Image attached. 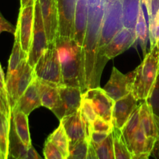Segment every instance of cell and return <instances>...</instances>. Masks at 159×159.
<instances>
[{
    "label": "cell",
    "instance_id": "obj_1",
    "mask_svg": "<svg viewBox=\"0 0 159 159\" xmlns=\"http://www.w3.org/2000/svg\"><path fill=\"white\" fill-rule=\"evenodd\" d=\"M104 4L89 5L88 24L82 47L87 90L99 87L104 67L100 61L98 48Z\"/></svg>",
    "mask_w": 159,
    "mask_h": 159
},
{
    "label": "cell",
    "instance_id": "obj_2",
    "mask_svg": "<svg viewBox=\"0 0 159 159\" xmlns=\"http://www.w3.org/2000/svg\"><path fill=\"white\" fill-rule=\"evenodd\" d=\"M62 69V85L87 91L82 48L73 38L57 35L55 40Z\"/></svg>",
    "mask_w": 159,
    "mask_h": 159
},
{
    "label": "cell",
    "instance_id": "obj_3",
    "mask_svg": "<svg viewBox=\"0 0 159 159\" xmlns=\"http://www.w3.org/2000/svg\"><path fill=\"white\" fill-rule=\"evenodd\" d=\"M135 72L132 93L137 101L146 100L159 73V44L151 47Z\"/></svg>",
    "mask_w": 159,
    "mask_h": 159
},
{
    "label": "cell",
    "instance_id": "obj_4",
    "mask_svg": "<svg viewBox=\"0 0 159 159\" xmlns=\"http://www.w3.org/2000/svg\"><path fill=\"white\" fill-rule=\"evenodd\" d=\"M124 27L123 20V9L120 0H106L104 4V16L100 32L99 59L103 65H105L108 60L102 55L104 47L110 40Z\"/></svg>",
    "mask_w": 159,
    "mask_h": 159
},
{
    "label": "cell",
    "instance_id": "obj_5",
    "mask_svg": "<svg viewBox=\"0 0 159 159\" xmlns=\"http://www.w3.org/2000/svg\"><path fill=\"white\" fill-rule=\"evenodd\" d=\"M37 79L44 82L62 85V69L55 41L48 43V47L34 68Z\"/></svg>",
    "mask_w": 159,
    "mask_h": 159
},
{
    "label": "cell",
    "instance_id": "obj_6",
    "mask_svg": "<svg viewBox=\"0 0 159 159\" xmlns=\"http://www.w3.org/2000/svg\"><path fill=\"white\" fill-rule=\"evenodd\" d=\"M35 78L34 68L27 63V59L23 61L17 71L10 76L6 77V87L9 96L11 110L15 107L18 99Z\"/></svg>",
    "mask_w": 159,
    "mask_h": 159
},
{
    "label": "cell",
    "instance_id": "obj_7",
    "mask_svg": "<svg viewBox=\"0 0 159 159\" xmlns=\"http://www.w3.org/2000/svg\"><path fill=\"white\" fill-rule=\"evenodd\" d=\"M48 47V41L42 20L40 5L38 0H35L34 4V22L33 29L32 40L27 56V63L33 68L36 65L40 57Z\"/></svg>",
    "mask_w": 159,
    "mask_h": 159
},
{
    "label": "cell",
    "instance_id": "obj_8",
    "mask_svg": "<svg viewBox=\"0 0 159 159\" xmlns=\"http://www.w3.org/2000/svg\"><path fill=\"white\" fill-rule=\"evenodd\" d=\"M135 75V70L124 75L114 67L110 79L103 89L108 97L115 102L132 93Z\"/></svg>",
    "mask_w": 159,
    "mask_h": 159
},
{
    "label": "cell",
    "instance_id": "obj_9",
    "mask_svg": "<svg viewBox=\"0 0 159 159\" xmlns=\"http://www.w3.org/2000/svg\"><path fill=\"white\" fill-rule=\"evenodd\" d=\"M34 4L35 0H31L23 7H20L17 21V30L23 51L28 55L32 40L34 22Z\"/></svg>",
    "mask_w": 159,
    "mask_h": 159
},
{
    "label": "cell",
    "instance_id": "obj_10",
    "mask_svg": "<svg viewBox=\"0 0 159 159\" xmlns=\"http://www.w3.org/2000/svg\"><path fill=\"white\" fill-rule=\"evenodd\" d=\"M82 95L83 93L79 87L60 85V103L51 111L59 120L68 115L76 113L80 108Z\"/></svg>",
    "mask_w": 159,
    "mask_h": 159
},
{
    "label": "cell",
    "instance_id": "obj_11",
    "mask_svg": "<svg viewBox=\"0 0 159 159\" xmlns=\"http://www.w3.org/2000/svg\"><path fill=\"white\" fill-rule=\"evenodd\" d=\"M58 9V35L73 39L76 0H56Z\"/></svg>",
    "mask_w": 159,
    "mask_h": 159
},
{
    "label": "cell",
    "instance_id": "obj_12",
    "mask_svg": "<svg viewBox=\"0 0 159 159\" xmlns=\"http://www.w3.org/2000/svg\"><path fill=\"white\" fill-rule=\"evenodd\" d=\"M83 95L91 102L97 116L112 123L114 101L108 97L103 89L99 87L90 89Z\"/></svg>",
    "mask_w": 159,
    "mask_h": 159
},
{
    "label": "cell",
    "instance_id": "obj_13",
    "mask_svg": "<svg viewBox=\"0 0 159 159\" xmlns=\"http://www.w3.org/2000/svg\"><path fill=\"white\" fill-rule=\"evenodd\" d=\"M136 43L135 31L123 27L104 47L102 55L108 61L119 55Z\"/></svg>",
    "mask_w": 159,
    "mask_h": 159
},
{
    "label": "cell",
    "instance_id": "obj_14",
    "mask_svg": "<svg viewBox=\"0 0 159 159\" xmlns=\"http://www.w3.org/2000/svg\"><path fill=\"white\" fill-rule=\"evenodd\" d=\"M60 123L63 126L68 137L70 147L83 140H90L88 132L82 119L80 110L76 113L62 118Z\"/></svg>",
    "mask_w": 159,
    "mask_h": 159
},
{
    "label": "cell",
    "instance_id": "obj_15",
    "mask_svg": "<svg viewBox=\"0 0 159 159\" xmlns=\"http://www.w3.org/2000/svg\"><path fill=\"white\" fill-rule=\"evenodd\" d=\"M48 43L58 35V9L56 0H38Z\"/></svg>",
    "mask_w": 159,
    "mask_h": 159
},
{
    "label": "cell",
    "instance_id": "obj_16",
    "mask_svg": "<svg viewBox=\"0 0 159 159\" xmlns=\"http://www.w3.org/2000/svg\"><path fill=\"white\" fill-rule=\"evenodd\" d=\"M137 107V100L132 93L114 102L112 110L114 127L122 130Z\"/></svg>",
    "mask_w": 159,
    "mask_h": 159
},
{
    "label": "cell",
    "instance_id": "obj_17",
    "mask_svg": "<svg viewBox=\"0 0 159 159\" xmlns=\"http://www.w3.org/2000/svg\"><path fill=\"white\" fill-rule=\"evenodd\" d=\"M89 3L87 0H76L75 9L73 40L82 48L88 24Z\"/></svg>",
    "mask_w": 159,
    "mask_h": 159
},
{
    "label": "cell",
    "instance_id": "obj_18",
    "mask_svg": "<svg viewBox=\"0 0 159 159\" xmlns=\"http://www.w3.org/2000/svg\"><path fill=\"white\" fill-rule=\"evenodd\" d=\"M41 107L40 92L37 78H34L26 91L18 99L12 110H17L28 115L35 109Z\"/></svg>",
    "mask_w": 159,
    "mask_h": 159
},
{
    "label": "cell",
    "instance_id": "obj_19",
    "mask_svg": "<svg viewBox=\"0 0 159 159\" xmlns=\"http://www.w3.org/2000/svg\"><path fill=\"white\" fill-rule=\"evenodd\" d=\"M9 155L15 159H43L32 145H25L17 135L11 120L9 131Z\"/></svg>",
    "mask_w": 159,
    "mask_h": 159
},
{
    "label": "cell",
    "instance_id": "obj_20",
    "mask_svg": "<svg viewBox=\"0 0 159 159\" xmlns=\"http://www.w3.org/2000/svg\"><path fill=\"white\" fill-rule=\"evenodd\" d=\"M157 141L152 138H148L145 132L142 129L141 126L140 128L132 135V138L127 144L128 149L132 155L147 154L151 155Z\"/></svg>",
    "mask_w": 159,
    "mask_h": 159
},
{
    "label": "cell",
    "instance_id": "obj_21",
    "mask_svg": "<svg viewBox=\"0 0 159 159\" xmlns=\"http://www.w3.org/2000/svg\"><path fill=\"white\" fill-rule=\"evenodd\" d=\"M140 126L148 138L159 141V123L146 100L141 101L139 105Z\"/></svg>",
    "mask_w": 159,
    "mask_h": 159
},
{
    "label": "cell",
    "instance_id": "obj_22",
    "mask_svg": "<svg viewBox=\"0 0 159 159\" xmlns=\"http://www.w3.org/2000/svg\"><path fill=\"white\" fill-rule=\"evenodd\" d=\"M41 102L42 107L52 110L60 103L59 86L55 84L44 82L37 79Z\"/></svg>",
    "mask_w": 159,
    "mask_h": 159
},
{
    "label": "cell",
    "instance_id": "obj_23",
    "mask_svg": "<svg viewBox=\"0 0 159 159\" xmlns=\"http://www.w3.org/2000/svg\"><path fill=\"white\" fill-rule=\"evenodd\" d=\"M14 129L17 135L21 140L22 142L26 146L32 145L31 144V134H30L29 125H28V116L24 113L19 110H12V117H11Z\"/></svg>",
    "mask_w": 159,
    "mask_h": 159
},
{
    "label": "cell",
    "instance_id": "obj_24",
    "mask_svg": "<svg viewBox=\"0 0 159 159\" xmlns=\"http://www.w3.org/2000/svg\"><path fill=\"white\" fill-rule=\"evenodd\" d=\"M123 9V20L124 27L133 30L142 6L141 0H120Z\"/></svg>",
    "mask_w": 159,
    "mask_h": 159
},
{
    "label": "cell",
    "instance_id": "obj_25",
    "mask_svg": "<svg viewBox=\"0 0 159 159\" xmlns=\"http://www.w3.org/2000/svg\"><path fill=\"white\" fill-rule=\"evenodd\" d=\"M11 117L3 112H0V152L2 159L9 158V131H10Z\"/></svg>",
    "mask_w": 159,
    "mask_h": 159
},
{
    "label": "cell",
    "instance_id": "obj_26",
    "mask_svg": "<svg viewBox=\"0 0 159 159\" xmlns=\"http://www.w3.org/2000/svg\"><path fill=\"white\" fill-rule=\"evenodd\" d=\"M15 40H14V44L12 47V53H11L10 57L9 60V65H8V70L6 77L10 76L13 74L16 71L19 69L22 64L23 63L26 59H27V54L23 51L20 45V39H19L18 34H15Z\"/></svg>",
    "mask_w": 159,
    "mask_h": 159
},
{
    "label": "cell",
    "instance_id": "obj_27",
    "mask_svg": "<svg viewBox=\"0 0 159 159\" xmlns=\"http://www.w3.org/2000/svg\"><path fill=\"white\" fill-rule=\"evenodd\" d=\"M134 31H135L136 35V42H138L145 55L147 54V40L149 38V30H148L147 23L145 19L142 6L139 11Z\"/></svg>",
    "mask_w": 159,
    "mask_h": 159
},
{
    "label": "cell",
    "instance_id": "obj_28",
    "mask_svg": "<svg viewBox=\"0 0 159 159\" xmlns=\"http://www.w3.org/2000/svg\"><path fill=\"white\" fill-rule=\"evenodd\" d=\"M47 139L53 143L60 150L63 156L67 158L70 152V142L65 129L61 123L59 127L49 135Z\"/></svg>",
    "mask_w": 159,
    "mask_h": 159
},
{
    "label": "cell",
    "instance_id": "obj_29",
    "mask_svg": "<svg viewBox=\"0 0 159 159\" xmlns=\"http://www.w3.org/2000/svg\"><path fill=\"white\" fill-rule=\"evenodd\" d=\"M112 134L113 136L115 159H132V155L126 145L121 130L114 127Z\"/></svg>",
    "mask_w": 159,
    "mask_h": 159
},
{
    "label": "cell",
    "instance_id": "obj_30",
    "mask_svg": "<svg viewBox=\"0 0 159 159\" xmlns=\"http://www.w3.org/2000/svg\"><path fill=\"white\" fill-rule=\"evenodd\" d=\"M140 127V115H139V106L137 108L134 110L132 114L128 120L126 124L124 127L122 128L121 132L123 138L124 139L125 143L127 144L130 139L132 138V135L135 134V132Z\"/></svg>",
    "mask_w": 159,
    "mask_h": 159
},
{
    "label": "cell",
    "instance_id": "obj_31",
    "mask_svg": "<svg viewBox=\"0 0 159 159\" xmlns=\"http://www.w3.org/2000/svg\"><path fill=\"white\" fill-rule=\"evenodd\" d=\"M80 111L81 116L85 124L86 128H87L89 138H90V134L91 132V124L97 117V114L94 110L91 102L88 99H87L84 95H82V100H81Z\"/></svg>",
    "mask_w": 159,
    "mask_h": 159
},
{
    "label": "cell",
    "instance_id": "obj_32",
    "mask_svg": "<svg viewBox=\"0 0 159 159\" xmlns=\"http://www.w3.org/2000/svg\"><path fill=\"white\" fill-rule=\"evenodd\" d=\"M91 144V143H90ZM98 159H115L113 136L111 133L101 144L93 146Z\"/></svg>",
    "mask_w": 159,
    "mask_h": 159
},
{
    "label": "cell",
    "instance_id": "obj_33",
    "mask_svg": "<svg viewBox=\"0 0 159 159\" xmlns=\"http://www.w3.org/2000/svg\"><path fill=\"white\" fill-rule=\"evenodd\" d=\"M146 101L159 123V73Z\"/></svg>",
    "mask_w": 159,
    "mask_h": 159
},
{
    "label": "cell",
    "instance_id": "obj_34",
    "mask_svg": "<svg viewBox=\"0 0 159 159\" xmlns=\"http://www.w3.org/2000/svg\"><path fill=\"white\" fill-rule=\"evenodd\" d=\"M90 140L85 139L70 146L66 159H87Z\"/></svg>",
    "mask_w": 159,
    "mask_h": 159
},
{
    "label": "cell",
    "instance_id": "obj_35",
    "mask_svg": "<svg viewBox=\"0 0 159 159\" xmlns=\"http://www.w3.org/2000/svg\"><path fill=\"white\" fill-rule=\"evenodd\" d=\"M151 47L159 44V9L148 23Z\"/></svg>",
    "mask_w": 159,
    "mask_h": 159
},
{
    "label": "cell",
    "instance_id": "obj_36",
    "mask_svg": "<svg viewBox=\"0 0 159 159\" xmlns=\"http://www.w3.org/2000/svg\"><path fill=\"white\" fill-rule=\"evenodd\" d=\"M43 152L45 159H66L60 150L48 139L45 142Z\"/></svg>",
    "mask_w": 159,
    "mask_h": 159
},
{
    "label": "cell",
    "instance_id": "obj_37",
    "mask_svg": "<svg viewBox=\"0 0 159 159\" xmlns=\"http://www.w3.org/2000/svg\"><path fill=\"white\" fill-rule=\"evenodd\" d=\"M114 126L112 123L108 122L105 120L97 116L91 124V131L105 132L111 134L113 130Z\"/></svg>",
    "mask_w": 159,
    "mask_h": 159
},
{
    "label": "cell",
    "instance_id": "obj_38",
    "mask_svg": "<svg viewBox=\"0 0 159 159\" xmlns=\"http://www.w3.org/2000/svg\"><path fill=\"white\" fill-rule=\"evenodd\" d=\"M109 134H110L105 132L91 131L90 134V142L93 146L98 145L101 144L108 137Z\"/></svg>",
    "mask_w": 159,
    "mask_h": 159
},
{
    "label": "cell",
    "instance_id": "obj_39",
    "mask_svg": "<svg viewBox=\"0 0 159 159\" xmlns=\"http://www.w3.org/2000/svg\"><path fill=\"white\" fill-rule=\"evenodd\" d=\"M16 30L17 27L9 23L7 20H6L2 12H0V34L2 32H8L15 35Z\"/></svg>",
    "mask_w": 159,
    "mask_h": 159
},
{
    "label": "cell",
    "instance_id": "obj_40",
    "mask_svg": "<svg viewBox=\"0 0 159 159\" xmlns=\"http://www.w3.org/2000/svg\"><path fill=\"white\" fill-rule=\"evenodd\" d=\"M0 96L2 99V100L4 101V102L6 103V105L9 107V109H11L10 104H9V96H8L7 90H6V87L5 84H3L2 82H0Z\"/></svg>",
    "mask_w": 159,
    "mask_h": 159
},
{
    "label": "cell",
    "instance_id": "obj_41",
    "mask_svg": "<svg viewBox=\"0 0 159 159\" xmlns=\"http://www.w3.org/2000/svg\"><path fill=\"white\" fill-rule=\"evenodd\" d=\"M141 2L146 8L148 20L150 21L152 18V0H141Z\"/></svg>",
    "mask_w": 159,
    "mask_h": 159
},
{
    "label": "cell",
    "instance_id": "obj_42",
    "mask_svg": "<svg viewBox=\"0 0 159 159\" xmlns=\"http://www.w3.org/2000/svg\"><path fill=\"white\" fill-rule=\"evenodd\" d=\"M0 112H3V113H6V114L12 116V110L6 105V103L2 100L1 96H0Z\"/></svg>",
    "mask_w": 159,
    "mask_h": 159
},
{
    "label": "cell",
    "instance_id": "obj_43",
    "mask_svg": "<svg viewBox=\"0 0 159 159\" xmlns=\"http://www.w3.org/2000/svg\"><path fill=\"white\" fill-rule=\"evenodd\" d=\"M87 159H98L97 157L96 152H95L94 148L93 145L91 144H89V148H88V154H87Z\"/></svg>",
    "mask_w": 159,
    "mask_h": 159
},
{
    "label": "cell",
    "instance_id": "obj_44",
    "mask_svg": "<svg viewBox=\"0 0 159 159\" xmlns=\"http://www.w3.org/2000/svg\"><path fill=\"white\" fill-rule=\"evenodd\" d=\"M159 9V0H152V17ZM152 19V18H151Z\"/></svg>",
    "mask_w": 159,
    "mask_h": 159
},
{
    "label": "cell",
    "instance_id": "obj_45",
    "mask_svg": "<svg viewBox=\"0 0 159 159\" xmlns=\"http://www.w3.org/2000/svg\"><path fill=\"white\" fill-rule=\"evenodd\" d=\"M87 1H88L89 5H90V6H94V5L104 4L106 0H87Z\"/></svg>",
    "mask_w": 159,
    "mask_h": 159
},
{
    "label": "cell",
    "instance_id": "obj_46",
    "mask_svg": "<svg viewBox=\"0 0 159 159\" xmlns=\"http://www.w3.org/2000/svg\"><path fill=\"white\" fill-rule=\"evenodd\" d=\"M150 155L147 154H142L138 155H132V159H149Z\"/></svg>",
    "mask_w": 159,
    "mask_h": 159
},
{
    "label": "cell",
    "instance_id": "obj_47",
    "mask_svg": "<svg viewBox=\"0 0 159 159\" xmlns=\"http://www.w3.org/2000/svg\"><path fill=\"white\" fill-rule=\"evenodd\" d=\"M0 82L6 85V78H5V75L4 72H3L2 68L1 65H0Z\"/></svg>",
    "mask_w": 159,
    "mask_h": 159
},
{
    "label": "cell",
    "instance_id": "obj_48",
    "mask_svg": "<svg viewBox=\"0 0 159 159\" xmlns=\"http://www.w3.org/2000/svg\"><path fill=\"white\" fill-rule=\"evenodd\" d=\"M154 150H156V152H157V159H159V141H157V143H156Z\"/></svg>",
    "mask_w": 159,
    "mask_h": 159
},
{
    "label": "cell",
    "instance_id": "obj_49",
    "mask_svg": "<svg viewBox=\"0 0 159 159\" xmlns=\"http://www.w3.org/2000/svg\"><path fill=\"white\" fill-rule=\"evenodd\" d=\"M31 0H20V7H23L26 6Z\"/></svg>",
    "mask_w": 159,
    "mask_h": 159
},
{
    "label": "cell",
    "instance_id": "obj_50",
    "mask_svg": "<svg viewBox=\"0 0 159 159\" xmlns=\"http://www.w3.org/2000/svg\"><path fill=\"white\" fill-rule=\"evenodd\" d=\"M8 159H15V158H12V157L9 156V158H8Z\"/></svg>",
    "mask_w": 159,
    "mask_h": 159
},
{
    "label": "cell",
    "instance_id": "obj_51",
    "mask_svg": "<svg viewBox=\"0 0 159 159\" xmlns=\"http://www.w3.org/2000/svg\"><path fill=\"white\" fill-rule=\"evenodd\" d=\"M0 159H2V155H1V152H0Z\"/></svg>",
    "mask_w": 159,
    "mask_h": 159
}]
</instances>
